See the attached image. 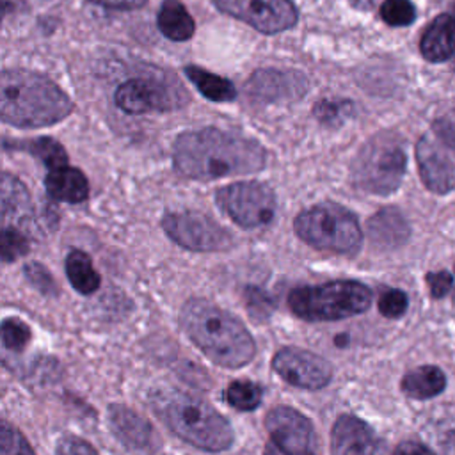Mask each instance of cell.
Returning <instances> with one entry per match:
<instances>
[{
	"label": "cell",
	"instance_id": "6da1fadb",
	"mask_svg": "<svg viewBox=\"0 0 455 455\" xmlns=\"http://www.w3.org/2000/svg\"><path fill=\"white\" fill-rule=\"evenodd\" d=\"M265 160L267 153L259 142L212 126L185 132L174 142V167L192 180L258 172Z\"/></svg>",
	"mask_w": 455,
	"mask_h": 455
},
{
	"label": "cell",
	"instance_id": "7a4b0ae2",
	"mask_svg": "<svg viewBox=\"0 0 455 455\" xmlns=\"http://www.w3.org/2000/svg\"><path fill=\"white\" fill-rule=\"evenodd\" d=\"M180 320L188 338L220 366L240 368L254 357L256 345L247 327L206 299L187 300Z\"/></svg>",
	"mask_w": 455,
	"mask_h": 455
},
{
	"label": "cell",
	"instance_id": "3957f363",
	"mask_svg": "<svg viewBox=\"0 0 455 455\" xmlns=\"http://www.w3.org/2000/svg\"><path fill=\"white\" fill-rule=\"evenodd\" d=\"M73 110L69 96L48 76L5 69L0 76V116L2 121L18 128L50 126Z\"/></svg>",
	"mask_w": 455,
	"mask_h": 455
},
{
	"label": "cell",
	"instance_id": "277c9868",
	"mask_svg": "<svg viewBox=\"0 0 455 455\" xmlns=\"http://www.w3.org/2000/svg\"><path fill=\"white\" fill-rule=\"evenodd\" d=\"M153 409L178 437L201 450L222 451L233 444L229 421L199 396L164 391L153 400Z\"/></svg>",
	"mask_w": 455,
	"mask_h": 455
},
{
	"label": "cell",
	"instance_id": "5b68a950",
	"mask_svg": "<svg viewBox=\"0 0 455 455\" xmlns=\"http://www.w3.org/2000/svg\"><path fill=\"white\" fill-rule=\"evenodd\" d=\"M371 291L357 281H331L316 286H300L288 295L290 309L309 322L341 320L366 311Z\"/></svg>",
	"mask_w": 455,
	"mask_h": 455
},
{
	"label": "cell",
	"instance_id": "8992f818",
	"mask_svg": "<svg viewBox=\"0 0 455 455\" xmlns=\"http://www.w3.org/2000/svg\"><path fill=\"white\" fill-rule=\"evenodd\" d=\"M405 151L395 133L373 135L352 162V181L357 188L386 196L395 192L405 174Z\"/></svg>",
	"mask_w": 455,
	"mask_h": 455
},
{
	"label": "cell",
	"instance_id": "52a82bcc",
	"mask_svg": "<svg viewBox=\"0 0 455 455\" xmlns=\"http://www.w3.org/2000/svg\"><path fill=\"white\" fill-rule=\"evenodd\" d=\"M293 228L306 243L339 254L355 252L363 242L357 217L336 203H320L300 212Z\"/></svg>",
	"mask_w": 455,
	"mask_h": 455
},
{
	"label": "cell",
	"instance_id": "ba28073f",
	"mask_svg": "<svg viewBox=\"0 0 455 455\" xmlns=\"http://www.w3.org/2000/svg\"><path fill=\"white\" fill-rule=\"evenodd\" d=\"M217 204L238 226L252 229L265 226L275 213L274 190L259 181H238L217 190Z\"/></svg>",
	"mask_w": 455,
	"mask_h": 455
},
{
	"label": "cell",
	"instance_id": "9c48e42d",
	"mask_svg": "<svg viewBox=\"0 0 455 455\" xmlns=\"http://www.w3.org/2000/svg\"><path fill=\"white\" fill-rule=\"evenodd\" d=\"M167 236L190 251H224L233 243L231 233L199 212H172L162 219Z\"/></svg>",
	"mask_w": 455,
	"mask_h": 455
},
{
	"label": "cell",
	"instance_id": "30bf717a",
	"mask_svg": "<svg viewBox=\"0 0 455 455\" xmlns=\"http://www.w3.org/2000/svg\"><path fill=\"white\" fill-rule=\"evenodd\" d=\"M114 100L123 112L146 114L149 110L178 108L188 101V94L178 82L171 85V82L160 78H132L116 89Z\"/></svg>",
	"mask_w": 455,
	"mask_h": 455
},
{
	"label": "cell",
	"instance_id": "8fae6325",
	"mask_svg": "<svg viewBox=\"0 0 455 455\" xmlns=\"http://www.w3.org/2000/svg\"><path fill=\"white\" fill-rule=\"evenodd\" d=\"M215 7L263 34L295 27L299 11L291 0H213Z\"/></svg>",
	"mask_w": 455,
	"mask_h": 455
},
{
	"label": "cell",
	"instance_id": "7c38bea8",
	"mask_svg": "<svg viewBox=\"0 0 455 455\" xmlns=\"http://www.w3.org/2000/svg\"><path fill=\"white\" fill-rule=\"evenodd\" d=\"M272 368L288 384L311 391L325 387L332 377V368L323 357L293 347L281 348L272 359Z\"/></svg>",
	"mask_w": 455,
	"mask_h": 455
},
{
	"label": "cell",
	"instance_id": "4fadbf2b",
	"mask_svg": "<svg viewBox=\"0 0 455 455\" xmlns=\"http://www.w3.org/2000/svg\"><path fill=\"white\" fill-rule=\"evenodd\" d=\"M265 428L270 435V441L286 451H311L315 444V430L309 419L286 405L274 407L267 414Z\"/></svg>",
	"mask_w": 455,
	"mask_h": 455
},
{
	"label": "cell",
	"instance_id": "5bb4252c",
	"mask_svg": "<svg viewBox=\"0 0 455 455\" xmlns=\"http://www.w3.org/2000/svg\"><path fill=\"white\" fill-rule=\"evenodd\" d=\"M331 455H387V450L370 425L345 414L332 427Z\"/></svg>",
	"mask_w": 455,
	"mask_h": 455
},
{
	"label": "cell",
	"instance_id": "9a60e30c",
	"mask_svg": "<svg viewBox=\"0 0 455 455\" xmlns=\"http://www.w3.org/2000/svg\"><path fill=\"white\" fill-rule=\"evenodd\" d=\"M416 160L427 188L435 194L455 188V162L441 148L439 139L423 135L416 146Z\"/></svg>",
	"mask_w": 455,
	"mask_h": 455
},
{
	"label": "cell",
	"instance_id": "2e32d148",
	"mask_svg": "<svg viewBox=\"0 0 455 455\" xmlns=\"http://www.w3.org/2000/svg\"><path fill=\"white\" fill-rule=\"evenodd\" d=\"M307 89V80L295 71L259 69L245 84V91L258 101H286L302 96Z\"/></svg>",
	"mask_w": 455,
	"mask_h": 455
},
{
	"label": "cell",
	"instance_id": "e0dca14e",
	"mask_svg": "<svg viewBox=\"0 0 455 455\" xmlns=\"http://www.w3.org/2000/svg\"><path fill=\"white\" fill-rule=\"evenodd\" d=\"M34 210L27 187L12 174L2 176V220L4 226L27 228L32 222Z\"/></svg>",
	"mask_w": 455,
	"mask_h": 455
},
{
	"label": "cell",
	"instance_id": "ac0fdd59",
	"mask_svg": "<svg viewBox=\"0 0 455 455\" xmlns=\"http://www.w3.org/2000/svg\"><path fill=\"white\" fill-rule=\"evenodd\" d=\"M108 423L114 434L119 437V441H123L126 446L142 450L151 444V439H153L151 425L132 409H126L123 405H110Z\"/></svg>",
	"mask_w": 455,
	"mask_h": 455
},
{
	"label": "cell",
	"instance_id": "d6986e66",
	"mask_svg": "<svg viewBox=\"0 0 455 455\" xmlns=\"http://www.w3.org/2000/svg\"><path fill=\"white\" fill-rule=\"evenodd\" d=\"M419 50L430 62H443L455 53V18L451 14L437 16L425 30Z\"/></svg>",
	"mask_w": 455,
	"mask_h": 455
},
{
	"label": "cell",
	"instance_id": "ffe728a7",
	"mask_svg": "<svg viewBox=\"0 0 455 455\" xmlns=\"http://www.w3.org/2000/svg\"><path fill=\"white\" fill-rule=\"evenodd\" d=\"M44 187L50 197L64 203H82L89 196V183L84 172L68 165L52 169L44 178Z\"/></svg>",
	"mask_w": 455,
	"mask_h": 455
},
{
	"label": "cell",
	"instance_id": "44dd1931",
	"mask_svg": "<svg viewBox=\"0 0 455 455\" xmlns=\"http://www.w3.org/2000/svg\"><path fill=\"white\" fill-rule=\"evenodd\" d=\"M370 238L375 245L393 249L402 245L409 236V226L396 208H382L368 222Z\"/></svg>",
	"mask_w": 455,
	"mask_h": 455
},
{
	"label": "cell",
	"instance_id": "7402d4cb",
	"mask_svg": "<svg viewBox=\"0 0 455 455\" xmlns=\"http://www.w3.org/2000/svg\"><path fill=\"white\" fill-rule=\"evenodd\" d=\"M156 23L160 32L171 41H187L196 30L192 16L180 0H164L156 16Z\"/></svg>",
	"mask_w": 455,
	"mask_h": 455
},
{
	"label": "cell",
	"instance_id": "603a6c76",
	"mask_svg": "<svg viewBox=\"0 0 455 455\" xmlns=\"http://www.w3.org/2000/svg\"><path fill=\"white\" fill-rule=\"evenodd\" d=\"M446 386L444 373L437 366H418L402 379V391L416 400H425L439 395Z\"/></svg>",
	"mask_w": 455,
	"mask_h": 455
},
{
	"label": "cell",
	"instance_id": "cb8c5ba5",
	"mask_svg": "<svg viewBox=\"0 0 455 455\" xmlns=\"http://www.w3.org/2000/svg\"><path fill=\"white\" fill-rule=\"evenodd\" d=\"M66 274L71 286L82 295H91L100 288V274L94 270L89 254L80 249H73L66 256Z\"/></svg>",
	"mask_w": 455,
	"mask_h": 455
},
{
	"label": "cell",
	"instance_id": "d4e9b609",
	"mask_svg": "<svg viewBox=\"0 0 455 455\" xmlns=\"http://www.w3.org/2000/svg\"><path fill=\"white\" fill-rule=\"evenodd\" d=\"M183 71L187 78L196 85V89L210 101H233L236 98V89L229 80L199 66H187Z\"/></svg>",
	"mask_w": 455,
	"mask_h": 455
},
{
	"label": "cell",
	"instance_id": "484cf974",
	"mask_svg": "<svg viewBox=\"0 0 455 455\" xmlns=\"http://www.w3.org/2000/svg\"><path fill=\"white\" fill-rule=\"evenodd\" d=\"M7 149H20V151H28L36 158H39L50 171L62 167L68 164V155L60 142L50 139V137H39V139H30V140H14V142H5Z\"/></svg>",
	"mask_w": 455,
	"mask_h": 455
},
{
	"label": "cell",
	"instance_id": "4316f807",
	"mask_svg": "<svg viewBox=\"0 0 455 455\" xmlns=\"http://www.w3.org/2000/svg\"><path fill=\"white\" fill-rule=\"evenodd\" d=\"M224 400L238 411H254L263 400V391L256 382L236 380L226 387Z\"/></svg>",
	"mask_w": 455,
	"mask_h": 455
},
{
	"label": "cell",
	"instance_id": "83f0119b",
	"mask_svg": "<svg viewBox=\"0 0 455 455\" xmlns=\"http://www.w3.org/2000/svg\"><path fill=\"white\" fill-rule=\"evenodd\" d=\"M380 18L391 27H405L414 21L416 7L411 0H384L380 5Z\"/></svg>",
	"mask_w": 455,
	"mask_h": 455
},
{
	"label": "cell",
	"instance_id": "f1b7e54d",
	"mask_svg": "<svg viewBox=\"0 0 455 455\" xmlns=\"http://www.w3.org/2000/svg\"><path fill=\"white\" fill-rule=\"evenodd\" d=\"M28 252V238L14 226H4L2 229V259L5 263L14 261Z\"/></svg>",
	"mask_w": 455,
	"mask_h": 455
},
{
	"label": "cell",
	"instance_id": "f546056e",
	"mask_svg": "<svg viewBox=\"0 0 455 455\" xmlns=\"http://www.w3.org/2000/svg\"><path fill=\"white\" fill-rule=\"evenodd\" d=\"M435 137L455 153V101L448 103L432 123Z\"/></svg>",
	"mask_w": 455,
	"mask_h": 455
},
{
	"label": "cell",
	"instance_id": "4dcf8cb0",
	"mask_svg": "<svg viewBox=\"0 0 455 455\" xmlns=\"http://www.w3.org/2000/svg\"><path fill=\"white\" fill-rule=\"evenodd\" d=\"M313 112L323 124H338L352 114V103L347 100H322L315 105Z\"/></svg>",
	"mask_w": 455,
	"mask_h": 455
},
{
	"label": "cell",
	"instance_id": "1f68e13d",
	"mask_svg": "<svg viewBox=\"0 0 455 455\" xmlns=\"http://www.w3.org/2000/svg\"><path fill=\"white\" fill-rule=\"evenodd\" d=\"M28 339L30 331L20 318H5L2 322V343L7 350H21Z\"/></svg>",
	"mask_w": 455,
	"mask_h": 455
},
{
	"label": "cell",
	"instance_id": "d6a6232c",
	"mask_svg": "<svg viewBox=\"0 0 455 455\" xmlns=\"http://www.w3.org/2000/svg\"><path fill=\"white\" fill-rule=\"evenodd\" d=\"M0 444H2V455H36L27 439L7 421L2 423L0 432Z\"/></svg>",
	"mask_w": 455,
	"mask_h": 455
},
{
	"label": "cell",
	"instance_id": "836d02e7",
	"mask_svg": "<svg viewBox=\"0 0 455 455\" xmlns=\"http://www.w3.org/2000/svg\"><path fill=\"white\" fill-rule=\"evenodd\" d=\"M23 272H25L27 281H28L36 290H39L41 293H44V295H53V293L57 291V284H55L52 274H50L41 263L32 261V263H28V265H25Z\"/></svg>",
	"mask_w": 455,
	"mask_h": 455
},
{
	"label": "cell",
	"instance_id": "e575fe53",
	"mask_svg": "<svg viewBox=\"0 0 455 455\" xmlns=\"http://www.w3.org/2000/svg\"><path fill=\"white\" fill-rule=\"evenodd\" d=\"M407 309V295L402 290H386L379 299V311L386 318H398Z\"/></svg>",
	"mask_w": 455,
	"mask_h": 455
},
{
	"label": "cell",
	"instance_id": "d590c367",
	"mask_svg": "<svg viewBox=\"0 0 455 455\" xmlns=\"http://www.w3.org/2000/svg\"><path fill=\"white\" fill-rule=\"evenodd\" d=\"M55 455H98V453L87 441L75 435H66L57 443Z\"/></svg>",
	"mask_w": 455,
	"mask_h": 455
},
{
	"label": "cell",
	"instance_id": "8d00e7d4",
	"mask_svg": "<svg viewBox=\"0 0 455 455\" xmlns=\"http://www.w3.org/2000/svg\"><path fill=\"white\" fill-rule=\"evenodd\" d=\"M427 284L430 288L432 297L441 299L450 291L453 279L448 272H434V274H427Z\"/></svg>",
	"mask_w": 455,
	"mask_h": 455
},
{
	"label": "cell",
	"instance_id": "74e56055",
	"mask_svg": "<svg viewBox=\"0 0 455 455\" xmlns=\"http://www.w3.org/2000/svg\"><path fill=\"white\" fill-rule=\"evenodd\" d=\"M395 455H434V453L421 443L405 441L395 450Z\"/></svg>",
	"mask_w": 455,
	"mask_h": 455
},
{
	"label": "cell",
	"instance_id": "f35d334b",
	"mask_svg": "<svg viewBox=\"0 0 455 455\" xmlns=\"http://www.w3.org/2000/svg\"><path fill=\"white\" fill-rule=\"evenodd\" d=\"M108 9H137L142 7L148 0H92Z\"/></svg>",
	"mask_w": 455,
	"mask_h": 455
},
{
	"label": "cell",
	"instance_id": "ab89813d",
	"mask_svg": "<svg viewBox=\"0 0 455 455\" xmlns=\"http://www.w3.org/2000/svg\"><path fill=\"white\" fill-rule=\"evenodd\" d=\"M247 304H249L251 309H254V307L258 306V307H263L267 313L270 311V307H268V306H270V300L263 297L261 290H249V300H247Z\"/></svg>",
	"mask_w": 455,
	"mask_h": 455
},
{
	"label": "cell",
	"instance_id": "60d3db41",
	"mask_svg": "<svg viewBox=\"0 0 455 455\" xmlns=\"http://www.w3.org/2000/svg\"><path fill=\"white\" fill-rule=\"evenodd\" d=\"M265 455H315V453H311V451H300V453L286 451V450H283V448L275 446L272 441H268V443H267V446H265Z\"/></svg>",
	"mask_w": 455,
	"mask_h": 455
},
{
	"label": "cell",
	"instance_id": "b9f144b4",
	"mask_svg": "<svg viewBox=\"0 0 455 455\" xmlns=\"http://www.w3.org/2000/svg\"><path fill=\"white\" fill-rule=\"evenodd\" d=\"M443 453L444 455H455V430L448 432L443 439Z\"/></svg>",
	"mask_w": 455,
	"mask_h": 455
},
{
	"label": "cell",
	"instance_id": "7bdbcfd3",
	"mask_svg": "<svg viewBox=\"0 0 455 455\" xmlns=\"http://www.w3.org/2000/svg\"><path fill=\"white\" fill-rule=\"evenodd\" d=\"M350 4H352L355 9L370 11V9L375 5V0H350Z\"/></svg>",
	"mask_w": 455,
	"mask_h": 455
},
{
	"label": "cell",
	"instance_id": "ee69618b",
	"mask_svg": "<svg viewBox=\"0 0 455 455\" xmlns=\"http://www.w3.org/2000/svg\"><path fill=\"white\" fill-rule=\"evenodd\" d=\"M453 55H455V53H453ZM453 62H455V59H453Z\"/></svg>",
	"mask_w": 455,
	"mask_h": 455
}]
</instances>
